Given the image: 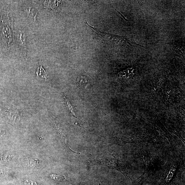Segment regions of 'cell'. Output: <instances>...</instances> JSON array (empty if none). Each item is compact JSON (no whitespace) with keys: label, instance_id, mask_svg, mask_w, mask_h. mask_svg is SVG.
Wrapping results in <instances>:
<instances>
[{"label":"cell","instance_id":"3","mask_svg":"<svg viewBox=\"0 0 185 185\" xmlns=\"http://www.w3.org/2000/svg\"><path fill=\"white\" fill-rule=\"evenodd\" d=\"M25 10L30 18L34 21H36L37 11L35 9L31 6H27L25 7Z\"/></svg>","mask_w":185,"mask_h":185},{"label":"cell","instance_id":"4","mask_svg":"<svg viewBox=\"0 0 185 185\" xmlns=\"http://www.w3.org/2000/svg\"><path fill=\"white\" fill-rule=\"evenodd\" d=\"M77 81H78L80 87L83 89H85L88 85H89V81L85 76H80L77 78Z\"/></svg>","mask_w":185,"mask_h":185},{"label":"cell","instance_id":"8","mask_svg":"<svg viewBox=\"0 0 185 185\" xmlns=\"http://www.w3.org/2000/svg\"><path fill=\"white\" fill-rule=\"evenodd\" d=\"M25 184L27 185H37L36 182L29 180H26L25 182Z\"/></svg>","mask_w":185,"mask_h":185},{"label":"cell","instance_id":"7","mask_svg":"<svg viewBox=\"0 0 185 185\" xmlns=\"http://www.w3.org/2000/svg\"><path fill=\"white\" fill-rule=\"evenodd\" d=\"M50 177L53 179L57 180H61L63 179V177L60 176L55 175H50Z\"/></svg>","mask_w":185,"mask_h":185},{"label":"cell","instance_id":"2","mask_svg":"<svg viewBox=\"0 0 185 185\" xmlns=\"http://www.w3.org/2000/svg\"><path fill=\"white\" fill-rule=\"evenodd\" d=\"M19 44L20 46L21 52L24 53L25 50H26V37L25 34L22 32H20L18 35Z\"/></svg>","mask_w":185,"mask_h":185},{"label":"cell","instance_id":"1","mask_svg":"<svg viewBox=\"0 0 185 185\" xmlns=\"http://www.w3.org/2000/svg\"><path fill=\"white\" fill-rule=\"evenodd\" d=\"M85 23L86 25L96 34L98 40L104 43L116 45L126 44L132 46H138L143 47V46L137 44L135 40L132 38L107 33L91 26L87 21H85Z\"/></svg>","mask_w":185,"mask_h":185},{"label":"cell","instance_id":"6","mask_svg":"<svg viewBox=\"0 0 185 185\" xmlns=\"http://www.w3.org/2000/svg\"><path fill=\"white\" fill-rule=\"evenodd\" d=\"M65 101L67 106V107L69 110L71 112V113L72 114H74V112L73 111V108H72L71 104L70 103L69 101L67 100V99H65Z\"/></svg>","mask_w":185,"mask_h":185},{"label":"cell","instance_id":"5","mask_svg":"<svg viewBox=\"0 0 185 185\" xmlns=\"http://www.w3.org/2000/svg\"><path fill=\"white\" fill-rule=\"evenodd\" d=\"M36 74L37 77L43 80H46L49 78L46 72L42 66L37 69Z\"/></svg>","mask_w":185,"mask_h":185}]
</instances>
